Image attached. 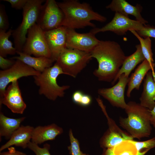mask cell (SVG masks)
<instances>
[{
	"label": "cell",
	"instance_id": "6da1fadb",
	"mask_svg": "<svg viewBox=\"0 0 155 155\" xmlns=\"http://www.w3.org/2000/svg\"><path fill=\"white\" fill-rule=\"evenodd\" d=\"M90 53L98 63L94 75L99 81L112 82L126 57L120 45L114 41L100 40Z\"/></svg>",
	"mask_w": 155,
	"mask_h": 155
},
{
	"label": "cell",
	"instance_id": "7a4b0ae2",
	"mask_svg": "<svg viewBox=\"0 0 155 155\" xmlns=\"http://www.w3.org/2000/svg\"><path fill=\"white\" fill-rule=\"evenodd\" d=\"M57 3L64 16L61 26L67 28L75 30L87 26L94 28L95 25L92 21L104 22L106 20V17L94 11L87 3L68 0Z\"/></svg>",
	"mask_w": 155,
	"mask_h": 155
},
{
	"label": "cell",
	"instance_id": "3957f363",
	"mask_svg": "<svg viewBox=\"0 0 155 155\" xmlns=\"http://www.w3.org/2000/svg\"><path fill=\"white\" fill-rule=\"evenodd\" d=\"M127 104L125 110L127 117L120 119L121 126L133 138L148 137L152 130L150 111L135 102L130 101Z\"/></svg>",
	"mask_w": 155,
	"mask_h": 155
},
{
	"label": "cell",
	"instance_id": "277c9868",
	"mask_svg": "<svg viewBox=\"0 0 155 155\" xmlns=\"http://www.w3.org/2000/svg\"><path fill=\"white\" fill-rule=\"evenodd\" d=\"M61 74L65 73L55 63L39 75L33 76L34 83L39 88V94L52 101L55 100L58 97H63L65 91L68 89L70 86H61L58 84L57 78Z\"/></svg>",
	"mask_w": 155,
	"mask_h": 155
},
{
	"label": "cell",
	"instance_id": "5b68a950",
	"mask_svg": "<svg viewBox=\"0 0 155 155\" xmlns=\"http://www.w3.org/2000/svg\"><path fill=\"white\" fill-rule=\"evenodd\" d=\"M45 1L28 0L23 9V19L19 26L13 30L14 47L17 51L22 52L26 35L29 29L36 23L42 5Z\"/></svg>",
	"mask_w": 155,
	"mask_h": 155
},
{
	"label": "cell",
	"instance_id": "8992f818",
	"mask_svg": "<svg viewBox=\"0 0 155 155\" xmlns=\"http://www.w3.org/2000/svg\"><path fill=\"white\" fill-rule=\"evenodd\" d=\"M92 58L90 52L66 48L60 55L56 63L65 74L75 78Z\"/></svg>",
	"mask_w": 155,
	"mask_h": 155
},
{
	"label": "cell",
	"instance_id": "52a82bcc",
	"mask_svg": "<svg viewBox=\"0 0 155 155\" xmlns=\"http://www.w3.org/2000/svg\"><path fill=\"white\" fill-rule=\"evenodd\" d=\"M35 57L51 58V51L47 42L44 31L36 23L28 30L22 52Z\"/></svg>",
	"mask_w": 155,
	"mask_h": 155
},
{
	"label": "cell",
	"instance_id": "ba28073f",
	"mask_svg": "<svg viewBox=\"0 0 155 155\" xmlns=\"http://www.w3.org/2000/svg\"><path fill=\"white\" fill-rule=\"evenodd\" d=\"M63 13L55 0H47L42 5L36 22L44 32L61 26Z\"/></svg>",
	"mask_w": 155,
	"mask_h": 155
},
{
	"label": "cell",
	"instance_id": "9c48e42d",
	"mask_svg": "<svg viewBox=\"0 0 155 155\" xmlns=\"http://www.w3.org/2000/svg\"><path fill=\"white\" fill-rule=\"evenodd\" d=\"M144 25L136 20L130 19L118 12H115L111 21L101 28H94L90 32L94 34L100 32L111 31L120 35H123L128 30H133L136 31L142 29Z\"/></svg>",
	"mask_w": 155,
	"mask_h": 155
},
{
	"label": "cell",
	"instance_id": "30bf717a",
	"mask_svg": "<svg viewBox=\"0 0 155 155\" xmlns=\"http://www.w3.org/2000/svg\"><path fill=\"white\" fill-rule=\"evenodd\" d=\"M37 71L20 60L16 59L10 68L0 71V99L4 94L7 85L10 83L21 78L39 75Z\"/></svg>",
	"mask_w": 155,
	"mask_h": 155
},
{
	"label": "cell",
	"instance_id": "8fae6325",
	"mask_svg": "<svg viewBox=\"0 0 155 155\" xmlns=\"http://www.w3.org/2000/svg\"><path fill=\"white\" fill-rule=\"evenodd\" d=\"M100 40L90 31L80 33L75 30L67 28L66 48L91 52L98 44Z\"/></svg>",
	"mask_w": 155,
	"mask_h": 155
},
{
	"label": "cell",
	"instance_id": "7c38bea8",
	"mask_svg": "<svg viewBox=\"0 0 155 155\" xmlns=\"http://www.w3.org/2000/svg\"><path fill=\"white\" fill-rule=\"evenodd\" d=\"M129 78V77L123 74L119 78L118 81L116 84L111 88L99 89L98 93L113 106L125 109L127 104L125 101L124 93Z\"/></svg>",
	"mask_w": 155,
	"mask_h": 155
},
{
	"label": "cell",
	"instance_id": "4fadbf2b",
	"mask_svg": "<svg viewBox=\"0 0 155 155\" xmlns=\"http://www.w3.org/2000/svg\"><path fill=\"white\" fill-rule=\"evenodd\" d=\"M2 104L14 113H23L26 105L23 100L18 80L13 81L6 89L3 97L0 99V107Z\"/></svg>",
	"mask_w": 155,
	"mask_h": 155
},
{
	"label": "cell",
	"instance_id": "5bb4252c",
	"mask_svg": "<svg viewBox=\"0 0 155 155\" xmlns=\"http://www.w3.org/2000/svg\"><path fill=\"white\" fill-rule=\"evenodd\" d=\"M44 33L51 52V59L53 62L56 61L61 53L67 48V28L61 26L51 30L44 31Z\"/></svg>",
	"mask_w": 155,
	"mask_h": 155
},
{
	"label": "cell",
	"instance_id": "9a60e30c",
	"mask_svg": "<svg viewBox=\"0 0 155 155\" xmlns=\"http://www.w3.org/2000/svg\"><path fill=\"white\" fill-rule=\"evenodd\" d=\"M34 128L30 125L20 126L13 133L8 141L1 147L0 152L13 146L23 149L28 148V144L31 140Z\"/></svg>",
	"mask_w": 155,
	"mask_h": 155
},
{
	"label": "cell",
	"instance_id": "2e32d148",
	"mask_svg": "<svg viewBox=\"0 0 155 155\" xmlns=\"http://www.w3.org/2000/svg\"><path fill=\"white\" fill-rule=\"evenodd\" d=\"M106 8L127 17H129V15L133 16L136 20L142 23L144 26L146 25V23H148L142 16L141 12L142 8L138 4L134 6L125 0H113Z\"/></svg>",
	"mask_w": 155,
	"mask_h": 155
},
{
	"label": "cell",
	"instance_id": "e0dca14e",
	"mask_svg": "<svg viewBox=\"0 0 155 155\" xmlns=\"http://www.w3.org/2000/svg\"><path fill=\"white\" fill-rule=\"evenodd\" d=\"M63 132L62 128L55 123L38 126L33 129L31 141L40 144L46 141L54 140Z\"/></svg>",
	"mask_w": 155,
	"mask_h": 155
},
{
	"label": "cell",
	"instance_id": "ac0fdd59",
	"mask_svg": "<svg viewBox=\"0 0 155 155\" xmlns=\"http://www.w3.org/2000/svg\"><path fill=\"white\" fill-rule=\"evenodd\" d=\"M143 83V90L140 98V104L152 110L155 105V82L151 71L146 74Z\"/></svg>",
	"mask_w": 155,
	"mask_h": 155
},
{
	"label": "cell",
	"instance_id": "d6986e66",
	"mask_svg": "<svg viewBox=\"0 0 155 155\" xmlns=\"http://www.w3.org/2000/svg\"><path fill=\"white\" fill-rule=\"evenodd\" d=\"M17 54L18 56L13 57L11 59L20 60L40 73L52 66L54 62L51 58L44 57H33L18 51H17Z\"/></svg>",
	"mask_w": 155,
	"mask_h": 155
},
{
	"label": "cell",
	"instance_id": "ffe728a7",
	"mask_svg": "<svg viewBox=\"0 0 155 155\" xmlns=\"http://www.w3.org/2000/svg\"><path fill=\"white\" fill-rule=\"evenodd\" d=\"M136 47V50L134 53L126 57L117 74L111 82L113 85L115 84L122 74L124 73L125 75L129 77L130 73L136 66L145 59L140 44L137 45Z\"/></svg>",
	"mask_w": 155,
	"mask_h": 155
},
{
	"label": "cell",
	"instance_id": "44dd1931",
	"mask_svg": "<svg viewBox=\"0 0 155 155\" xmlns=\"http://www.w3.org/2000/svg\"><path fill=\"white\" fill-rule=\"evenodd\" d=\"M151 70L150 65L148 61L145 59L138 66L129 78L126 94L127 97H130L131 92L134 89L137 90L139 89L141 84L145 76L149 71Z\"/></svg>",
	"mask_w": 155,
	"mask_h": 155
},
{
	"label": "cell",
	"instance_id": "7402d4cb",
	"mask_svg": "<svg viewBox=\"0 0 155 155\" xmlns=\"http://www.w3.org/2000/svg\"><path fill=\"white\" fill-rule=\"evenodd\" d=\"M133 138L121 129H109V130L103 137L101 145L104 149L112 148L123 141L133 140Z\"/></svg>",
	"mask_w": 155,
	"mask_h": 155
},
{
	"label": "cell",
	"instance_id": "603a6c76",
	"mask_svg": "<svg viewBox=\"0 0 155 155\" xmlns=\"http://www.w3.org/2000/svg\"><path fill=\"white\" fill-rule=\"evenodd\" d=\"M25 117L19 118H10L5 116L2 112L0 113V136L9 140L13 133L20 127Z\"/></svg>",
	"mask_w": 155,
	"mask_h": 155
},
{
	"label": "cell",
	"instance_id": "cb8c5ba5",
	"mask_svg": "<svg viewBox=\"0 0 155 155\" xmlns=\"http://www.w3.org/2000/svg\"><path fill=\"white\" fill-rule=\"evenodd\" d=\"M129 31L136 36L140 42L142 52L145 59L148 61L151 67V71L154 80L155 82V64L153 58V54L151 49V40L150 38L147 37L144 38L140 36L136 31L131 30H129Z\"/></svg>",
	"mask_w": 155,
	"mask_h": 155
},
{
	"label": "cell",
	"instance_id": "d4e9b609",
	"mask_svg": "<svg viewBox=\"0 0 155 155\" xmlns=\"http://www.w3.org/2000/svg\"><path fill=\"white\" fill-rule=\"evenodd\" d=\"M13 30L11 29L7 32L0 30V56L4 58L7 55L17 53L16 49L9 39L12 35Z\"/></svg>",
	"mask_w": 155,
	"mask_h": 155
},
{
	"label": "cell",
	"instance_id": "484cf974",
	"mask_svg": "<svg viewBox=\"0 0 155 155\" xmlns=\"http://www.w3.org/2000/svg\"><path fill=\"white\" fill-rule=\"evenodd\" d=\"M115 155H138L137 149L131 140L123 141L113 148Z\"/></svg>",
	"mask_w": 155,
	"mask_h": 155
},
{
	"label": "cell",
	"instance_id": "4316f807",
	"mask_svg": "<svg viewBox=\"0 0 155 155\" xmlns=\"http://www.w3.org/2000/svg\"><path fill=\"white\" fill-rule=\"evenodd\" d=\"M135 145L138 152V155H144L150 149L155 147V137L148 140L138 142L131 140Z\"/></svg>",
	"mask_w": 155,
	"mask_h": 155
},
{
	"label": "cell",
	"instance_id": "83f0119b",
	"mask_svg": "<svg viewBox=\"0 0 155 155\" xmlns=\"http://www.w3.org/2000/svg\"><path fill=\"white\" fill-rule=\"evenodd\" d=\"M69 136L70 144L68 147V149L71 155H89L81 150L78 141L74 137L71 129L69 131Z\"/></svg>",
	"mask_w": 155,
	"mask_h": 155
},
{
	"label": "cell",
	"instance_id": "f1b7e54d",
	"mask_svg": "<svg viewBox=\"0 0 155 155\" xmlns=\"http://www.w3.org/2000/svg\"><path fill=\"white\" fill-rule=\"evenodd\" d=\"M28 148L36 155H51L49 151L50 145L47 143L44 144L42 148H41L38 144L30 141L28 144Z\"/></svg>",
	"mask_w": 155,
	"mask_h": 155
},
{
	"label": "cell",
	"instance_id": "f546056e",
	"mask_svg": "<svg viewBox=\"0 0 155 155\" xmlns=\"http://www.w3.org/2000/svg\"><path fill=\"white\" fill-rule=\"evenodd\" d=\"M9 26L8 18L4 6L0 5V30L6 31Z\"/></svg>",
	"mask_w": 155,
	"mask_h": 155
},
{
	"label": "cell",
	"instance_id": "4dcf8cb0",
	"mask_svg": "<svg viewBox=\"0 0 155 155\" xmlns=\"http://www.w3.org/2000/svg\"><path fill=\"white\" fill-rule=\"evenodd\" d=\"M136 32L140 36L144 38L151 37L155 39V27L153 26L144 25L142 30Z\"/></svg>",
	"mask_w": 155,
	"mask_h": 155
},
{
	"label": "cell",
	"instance_id": "1f68e13d",
	"mask_svg": "<svg viewBox=\"0 0 155 155\" xmlns=\"http://www.w3.org/2000/svg\"><path fill=\"white\" fill-rule=\"evenodd\" d=\"M16 61L13 59H7L0 56V67L5 70L11 67L15 63Z\"/></svg>",
	"mask_w": 155,
	"mask_h": 155
},
{
	"label": "cell",
	"instance_id": "d6a6232c",
	"mask_svg": "<svg viewBox=\"0 0 155 155\" xmlns=\"http://www.w3.org/2000/svg\"><path fill=\"white\" fill-rule=\"evenodd\" d=\"M28 0H3L10 3L11 7L16 9H23Z\"/></svg>",
	"mask_w": 155,
	"mask_h": 155
},
{
	"label": "cell",
	"instance_id": "836d02e7",
	"mask_svg": "<svg viewBox=\"0 0 155 155\" xmlns=\"http://www.w3.org/2000/svg\"><path fill=\"white\" fill-rule=\"evenodd\" d=\"M8 148L7 151L1 152L0 155H27L25 153L17 150L15 148L12 146Z\"/></svg>",
	"mask_w": 155,
	"mask_h": 155
},
{
	"label": "cell",
	"instance_id": "e575fe53",
	"mask_svg": "<svg viewBox=\"0 0 155 155\" xmlns=\"http://www.w3.org/2000/svg\"><path fill=\"white\" fill-rule=\"evenodd\" d=\"M83 92L80 90L75 91L73 94L72 99L75 103L80 104L82 98L84 94Z\"/></svg>",
	"mask_w": 155,
	"mask_h": 155
},
{
	"label": "cell",
	"instance_id": "d590c367",
	"mask_svg": "<svg viewBox=\"0 0 155 155\" xmlns=\"http://www.w3.org/2000/svg\"><path fill=\"white\" fill-rule=\"evenodd\" d=\"M92 98L90 95L84 94L80 105L84 106H87L90 104Z\"/></svg>",
	"mask_w": 155,
	"mask_h": 155
},
{
	"label": "cell",
	"instance_id": "8d00e7d4",
	"mask_svg": "<svg viewBox=\"0 0 155 155\" xmlns=\"http://www.w3.org/2000/svg\"><path fill=\"white\" fill-rule=\"evenodd\" d=\"M150 121L151 125L155 128V105L153 109L150 111Z\"/></svg>",
	"mask_w": 155,
	"mask_h": 155
},
{
	"label": "cell",
	"instance_id": "74e56055",
	"mask_svg": "<svg viewBox=\"0 0 155 155\" xmlns=\"http://www.w3.org/2000/svg\"><path fill=\"white\" fill-rule=\"evenodd\" d=\"M102 155H115L113 148L104 149Z\"/></svg>",
	"mask_w": 155,
	"mask_h": 155
}]
</instances>
